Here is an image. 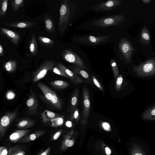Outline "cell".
<instances>
[{"instance_id": "ac0fdd59", "label": "cell", "mask_w": 155, "mask_h": 155, "mask_svg": "<svg viewBox=\"0 0 155 155\" xmlns=\"http://www.w3.org/2000/svg\"><path fill=\"white\" fill-rule=\"evenodd\" d=\"M45 131L43 130H36L31 134L26 135L22 138L18 142L22 143L28 142L34 140L44 135Z\"/></svg>"}, {"instance_id": "bcb514c9", "label": "cell", "mask_w": 155, "mask_h": 155, "mask_svg": "<svg viewBox=\"0 0 155 155\" xmlns=\"http://www.w3.org/2000/svg\"><path fill=\"white\" fill-rule=\"evenodd\" d=\"M105 151L106 154L107 155H109L111 153V151L110 149L108 147H106L105 148Z\"/></svg>"}, {"instance_id": "7dc6e473", "label": "cell", "mask_w": 155, "mask_h": 155, "mask_svg": "<svg viewBox=\"0 0 155 155\" xmlns=\"http://www.w3.org/2000/svg\"><path fill=\"white\" fill-rule=\"evenodd\" d=\"M66 125L68 127H70L72 126V123L70 121H68L66 123Z\"/></svg>"}, {"instance_id": "277c9868", "label": "cell", "mask_w": 155, "mask_h": 155, "mask_svg": "<svg viewBox=\"0 0 155 155\" xmlns=\"http://www.w3.org/2000/svg\"><path fill=\"white\" fill-rule=\"evenodd\" d=\"M91 109L90 92L87 88L84 86L82 91V110L81 125L83 132L86 127Z\"/></svg>"}, {"instance_id": "7402d4cb", "label": "cell", "mask_w": 155, "mask_h": 155, "mask_svg": "<svg viewBox=\"0 0 155 155\" xmlns=\"http://www.w3.org/2000/svg\"><path fill=\"white\" fill-rule=\"evenodd\" d=\"M30 131L28 129H19L16 130L9 137V140L13 143L18 142Z\"/></svg>"}, {"instance_id": "8992f818", "label": "cell", "mask_w": 155, "mask_h": 155, "mask_svg": "<svg viewBox=\"0 0 155 155\" xmlns=\"http://www.w3.org/2000/svg\"><path fill=\"white\" fill-rule=\"evenodd\" d=\"M63 59L79 68L88 71V69L84 61L79 55L70 49H65L61 52Z\"/></svg>"}, {"instance_id": "7c38bea8", "label": "cell", "mask_w": 155, "mask_h": 155, "mask_svg": "<svg viewBox=\"0 0 155 155\" xmlns=\"http://www.w3.org/2000/svg\"><path fill=\"white\" fill-rule=\"evenodd\" d=\"M121 4V0H110L93 5L92 8L95 11H106L117 8L120 6Z\"/></svg>"}, {"instance_id": "4316f807", "label": "cell", "mask_w": 155, "mask_h": 155, "mask_svg": "<svg viewBox=\"0 0 155 155\" xmlns=\"http://www.w3.org/2000/svg\"><path fill=\"white\" fill-rule=\"evenodd\" d=\"M29 48L31 54L33 56H36L38 54V44L35 36L33 33L29 41Z\"/></svg>"}, {"instance_id": "83f0119b", "label": "cell", "mask_w": 155, "mask_h": 155, "mask_svg": "<svg viewBox=\"0 0 155 155\" xmlns=\"http://www.w3.org/2000/svg\"><path fill=\"white\" fill-rule=\"evenodd\" d=\"M140 39L143 44L149 45L150 42V36L149 31L146 26L143 28L140 35Z\"/></svg>"}, {"instance_id": "3957f363", "label": "cell", "mask_w": 155, "mask_h": 155, "mask_svg": "<svg viewBox=\"0 0 155 155\" xmlns=\"http://www.w3.org/2000/svg\"><path fill=\"white\" fill-rule=\"evenodd\" d=\"M133 69L136 74L142 78H147L155 75V59H150L138 65L133 66Z\"/></svg>"}, {"instance_id": "5bb4252c", "label": "cell", "mask_w": 155, "mask_h": 155, "mask_svg": "<svg viewBox=\"0 0 155 155\" xmlns=\"http://www.w3.org/2000/svg\"><path fill=\"white\" fill-rule=\"evenodd\" d=\"M0 31L1 35L8 38L14 45H18L20 39L19 32L2 28H0Z\"/></svg>"}, {"instance_id": "f546056e", "label": "cell", "mask_w": 155, "mask_h": 155, "mask_svg": "<svg viewBox=\"0 0 155 155\" xmlns=\"http://www.w3.org/2000/svg\"><path fill=\"white\" fill-rule=\"evenodd\" d=\"M17 62L15 60H10L6 62L4 65V68L8 72L12 73L15 72L16 69Z\"/></svg>"}, {"instance_id": "6da1fadb", "label": "cell", "mask_w": 155, "mask_h": 155, "mask_svg": "<svg viewBox=\"0 0 155 155\" xmlns=\"http://www.w3.org/2000/svg\"><path fill=\"white\" fill-rule=\"evenodd\" d=\"M77 8V5L71 0H62L59 10L58 24L59 32L62 33L72 20Z\"/></svg>"}, {"instance_id": "4dcf8cb0", "label": "cell", "mask_w": 155, "mask_h": 155, "mask_svg": "<svg viewBox=\"0 0 155 155\" xmlns=\"http://www.w3.org/2000/svg\"><path fill=\"white\" fill-rule=\"evenodd\" d=\"M26 152L23 149L18 146L9 148L8 155H25Z\"/></svg>"}, {"instance_id": "8fae6325", "label": "cell", "mask_w": 155, "mask_h": 155, "mask_svg": "<svg viewBox=\"0 0 155 155\" xmlns=\"http://www.w3.org/2000/svg\"><path fill=\"white\" fill-rule=\"evenodd\" d=\"M26 106L28 114L31 115H38L39 104L37 97L32 91L26 102Z\"/></svg>"}, {"instance_id": "52a82bcc", "label": "cell", "mask_w": 155, "mask_h": 155, "mask_svg": "<svg viewBox=\"0 0 155 155\" xmlns=\"http://www.w3.org/2000/svg\"><path fill=\"white\" fill-rule=\"evenodd\" d=\"M55 65L54 60H47L44 61L39 68L33 72L31 81L35 82L44 78L49 71L52 70Z\"/></svg>"}, {"instance_id": "8d00e7d4", "label": "cell", "mask_w": 155, "mask_h": 155, "mask_svg": "<svg viewBox=\"0 0 155 155\" xmlns=\"http://www.w3.org/2000/svg\"><path fill=\"white\" fill-rule=\"evenodd\" d=\"M51 126L56 127L62 125L63 123V117H58L52 120L51 121Z\"/></svg>"}, {"instance_id": "74e56055", "label": "cell", "mask_w": 155, "mask_h": 155, "mask_svg": "<svg viewBox=\"0 0 155 155\" xmlns=\"http://www.w3.org/2000/svg\"><path fill=\"white\" fill-rule=\"evenodd\" d=\"M91 79L93 84L101 91H104L103 88L101 83L93 75L91 76Z\"/></svg>"}, {"instance_id": "c3c4849f", "label": "cell", "mask_w": 155, "mask_h": 155, "mask_svg": "<svg viewBox=\"0 0 155 155\" xmlns=\"http://www.w3.org/2000/svg\"><path fill=\"white\" fill-rule=\"evenodd\" d=\"M141 1L145 4H148L151 1L150 0H142Z\"/></svg>"}, {"instance_id": "44dd1931", "label": "cell", "mask_w": 155, "mask_h": 155, "mask_svg": "<svg viewBox=\"0 0 155 155\" xmlns=\"http://www.w3.org/2000/svg\"><path fill=\"white\" fill-rule=\"evenodd\" d=\"M45 29L49 33L52 34L55 31V25L54 20L50 15L46 14L44 16Z\"/></svg>"}, {"instance_id": "ffe728a7", "label": "cell", "mask_w": 155, "mask_h": 155, "mask_svg": "<svg viewBox=\"0 0 155 155\" xmlns=\"http://www.w3.org/2000/svg\"><path fill=\"white\" fill-rule=\"evenodd\" d=\"M35 23L30 21H19L7 23L4 25L8 27L20 28H27L32 27L35 25Z\"/></svg>"}, {"instance_id": "e575fe53", "label": "cell", "mask_w": 155, "mask_h": 155, "mask_svg": "<svg viewBox=\"0 0 155 155\" xmlns=\"http://www.w3.org/2000/svg\"><path fill=\"white\" fill-rule=\"evenodd\" d=\"M110 62L114 74V79L116 80L119 74L117 65L116 61L113 59L110 60Z\"/></svg>"}, {"instance_id": "d6a6232c", "label": "cell", "mask_w": 155, "mask_h": 155, "mask_svg": "<svg viewBox=\"0 0 155 155\" xmlns=\"http://www.w3.org/2000/svg\"><path fill=\"white\" fill-rule=\"evenodd\" d=\"M24 0H13L11 2V8L12 10L16 12L20 8L24 7Z\"/></svg>"}, {"instance_id": "30bf717a", "label": "cell", "mask_w": 155, "mask_h": 155, "mask_svg": "<svg viewBox=\"0 0 155 155\" xmlns=\"http://www.w3.org/2000/svg\"><path fill=\"white\" fill-rule=\"evenodd\" d=\"M109 39V37L107 35L97 36L87 35L77 38V41L80 44L91 45L101 44L107 41Z\"/></svg>"}, {"instance_id": "836d02e7", "label": "cell", "mask_w": 155, "mask_h": 155, "mask_svg": "<svg viewBox=\"0 0 155 155\" xmlns=\"http://www.w3.org/2000/svg\"><path fill=\"white\" fill-rule=\"evenodd\" d=\"M8 0H0V18L5 15L8 6Z\"/></svg>"}, {"instance_id": "5b68a950", "label": "cell", "mask_w": 155, "mask_h": 155, "mask_svg": "<svg viewBox=\"0 0 155 155\" xmlns=\"http://www.w3.org/2000/svg\"><path fill=\"white\" fill-rule=\"evenodd\" d=\"M125 20V16L121 15H115L105 17L93 21L91 25L96 27L105 28L111 26H118Z\"/></svg>"}, {"instance_id": "1f68e13d", "label": "cell", "mask_w": 155, "mask_h": 155, "mask_svg": "<svg viewBox=\"0 0 155 155\" xmlns=\"http://www.w3.org/2000/svg\"><path fill=\"white\" fill-rule=\"evenodd\" d=\"M130 153L131 155H146L141 147L137 143L133 144Z\"/></svg>"}, {"instance_id": "f35d334b", "label": "cell", "mask_w": 155, "mask_h": 155, "mask_svg": "<svg viewBox=\"0 0 155 155\" xmlns=\"http://www.w3.org/2000/svg\"><path fill=\"white\" fill-rule=\"evenodd\" d=\"M53 72L54 73L58 74L61 76L64 77L68 78L67 76L61 70L60 68L57 66H54L52 70Z\"/></svg>"}, {"instance_id": "d590c367", "label": "cell", "mask_w": 155, "mask_h": 155, "mask_svg": "<svg viewBox=\"0 0 155 155\" xmlns=\"http://www.w3.org/2000/svg\"><path fill=\"white\" fill-rule=\"evenodd\" d=\"M80 117L79 110L77 107L71 113L70 118L71 120L78 122L79 120Z\"/></svg>"}, {"instance_id": "e0dca14e", "label": "cell", "mask_w": 155, "mask_h": 155, "mask_svg": "<svg viewBox=\"0 0 155 155\" xmlns=\"http://www.w3.org/2000/svg\"><path fill=\"white\" fill-rule=\"evenodd\" d=\"M70 68L77 75L80 76L81 78L85 81V83L91 84H93L91 78L85 70L74 65L70 66Z\"/></svg>"}, {"instance_id": "f1b7e54d", "label": "cell", "mask_w": 155, "mask_h": 155, "mask_svg": "<svg viewBox=\"0 0 155 155\" xmlns=\"http://www.w3.org/2000/svg\"><path fill=\"white\" fill-rule=\"evenodd\" d=\"M38 39L40 43L46 48L53 47L54 45V41L51 39L45 37L39 36Z\"/></svg>"}, {"instance_id": "9c48e42d", "label": "cell", "mask_w": 155, "mask_h": 155, "mask_svg": "<svg viewBox=\"0 0 155 155\" xmlns=\"http://www.w3.org/2000/svg\"><path fill=\"white\" fill-rule=\"evenodd\" d=\"M118 46L120 51L127 62L128 63L131 62L134 49L130 42L126 38H122L119 41Z\"/></svg>"}, {"instance_id": "4fadbf2b", "label": "cell", "mask_w": 155, "mask_h": 155, "mask_svg": "<svg viewBox=\"0 0 155 155\" xmlns=\"http://www.w3.org/2000/svg\"><path fill=\"white\" fill-rule=\"evenodd\" d=\"M67 76L70 81L74 84L76 85L85 82L81 77L73 71L70 70L61 63H58L57 66Z\"/></svg>"}, {"instance_id": "d6986e66", "label": "cell", "mask_w": 155, "mask_h": 155, "mask_svg": "<svg viewBox=\"0 0 155 155\" xmlns=\"http://www.w3.org/2000/svg\"><path fill=\"white\" fill-rule=\"evenodd\" d=\"M63 116L61 114L54 113L47 109L44 110L41 114V117L44 124L51 122L54 118Z\"/></svg>"}, {"instance_id": "7a4b0ae2", "label": "cell", "mask_w": 155, "mask_h": 155, "mask_svg": "<svg viewBox=\"0 0 155 155\" xmlns=\"http://www.w3.org/2000/svg\"><path fill=\"white\" fill-rule=\"evenodd\" d=\"M37 85L42 93L41 98L47 104L54 109L59 110L62 109V101L55 92L42 82L38 83Z\"/></svg>"}, {"instance_id": "b9f144b4", "label": "cell", "mask_w": 155, "mask_h": 155, "mask_svg": "<svg viewBox=\"0 0 155 155\" xmlns=\"http://www.w3.org/2000/svg\"><path fill=\"white\" fill-rule=\"evenodd\" d=\"M102 126L105 130L109 131L111 130L110 125L107 122H103L102 123Z\"/></svg>"}, {"instance_id": "cb8c5ba5", "label": "cell", "mask_w": 155, "mask_h": 155, "mask_svg": "<svg viewBox=\"0 0 155 155\" xmlns=\"http://www.w3.org/2000/svg\"><path fill=\"white\" fill-rule=\"evenodd\" d=\"M115 84V89L117 92L124 89L128 85V82L125 81L121 74L118 76L116 80Z\"/></svg>"}, {"instance_id": "d4e9b609", "label": "cell", "mask_w": 155, "mask_h": 155, "mask_svg": "<svg viewBox=\"0 0 155 155\" xmlns=\"http://www.w3.org/2000/svg\"><path fill=\"white\" fill-rule=\"evenodd\" d=\"M34 120L25 119L19 121L16 124V127L20 129H25L32 127L35 123Z\"/></svg>"}, {"instance_id": "2e32d148", "label": "cell", "mask_w": 155, "mask_h": 155, "mask_svg": "<svg viewBox=\"0 0 155 155\" xmlns=\"http://www.w3.org/2000/svg\"><path fill=\"white\" fill-rule=\"evenodd\" d=\"M74 133V130H71L67 134L64 135L60 148L61 151H64L74 145V138H71Z\"/></svg>"}, {"instance_id": "603a6c76", "label": "cell", "mask_w": 155, "mask_h": 155, "mask_svg": "<svg viewBox=\"0 0 155 155\" xmlns=\"http://www.w3.org/2000/svg\"><path fill=\"white\" fill-rule=\"evenodd\" d=\"M142 118L145 120L153 121L155 120V105L146 109L142 113Z\"/></svg>"}, {"instance_id": "ee69618b", "label": "cell", "mask_w": 155, "mask_h": 155, "mask_svg": "<svg viewBox=\"0 0 155 155\" xmlns=\"http://www.w3.org/2000/svg\"><path fill=\"white\" fill-rule=\"evenodd\" d=\"M6 97L8 99H11L15 97V94L12 92L10 91L8 92L7 94Z\"/></svg>"}, {"instance_id": "ba28073f", "label": "cell", "mask_w": 155, "mask_h": 155, "mask_svg": "<svg viewBox=\"0 0 155 155\" xmlns=\"http://www.w3.org/2000/svg\"><path fill=\"white\" fill-rule=\"evenodd\" d=\"M18 109L6 113L2 116L0 122V138L1 139L3 137L8 129L17 116Z\"/></svg>"}, {"instance_id": "484cf974", "label": "cell", "mask_w": 155, "mask_h": 155, "mask_svg": "<svg viewBox=\"0 0 155 155\" xmlns=\"http://www.w3.org/2000/svg\"><path fill=\"white\" fill-rule=\"evenodd\" d=\"M52 87L58 90H62L68 87L69 84L67 82L61 80L52 81L50 82Z\"/></svg>"}, {"instance_id": "9a60e30c", "label": "cell", "mask_w": 155, "mask_h": 155, "mask_svg": "<svg viewBox=\"0 0 155 155\" xmlns=\"http://www.w3.org/2000/svg\"><path fill=\"white\" fill-rule=\"evenodd\" d=\"M79 94V89L78 87H77L71 97L67 110V113H71L77 107L78 103Z\"/></svg>"}, {"instance_id": "60d3db41", "label": "cell", "mask_w": 155, "mask_h": 155, "mask_svg": "<svg viewBox=\"0 0 155 155\" xmlns=\"http://www.w3.org/2000/svg\"><path fill=\"white\" fill-rule=\"evenodd\" d=\"M8 151L6 147L1 146L0 147V155H8Z\"/></svg>"}, {"instance_id": "f6af8a7d", "label": "cell", "mask_w": 155, "mask_h": 155, "mask_svg": "<svg viewBox=\"0 0 155 155\" xmlns=\"http://www.w3.org/2000/svg\"><path fill=\"white\" fill-rule=\"evenodd\" d=\"M4 54V50L3 47L2 45L0 44V56H3Z\"/></svg>"}, {"instance_id": "ab89813d", "label": "cell", "mask_w": 155, "mask_h": 155, "mask_svg": "<svg viewBox=\"0 0 155 155\" xmlns=\"http://www.w3.org/2000/svg\"><path fill=\"white\" fill-rule=\"evenodd\" d=\"M63 131L62 129H60L57 131L52 137L51 140L56 141L59 137Z\"/></svg>"}, {"instance_id": "7bdbcfd3", "label": "cell", "mask_w": 155, "mask_h": 155, "mask_svg": "<svg viewBox=\"0 0 155 155\" xmlns=\"http://www.w3.org/2000/svg\"><path fill=\"white\" fill-rule=\"evenodd\" d=\"M51 148L48 147L45 150L40 153L38 155H49L50 152Z\"/></svg>"}]
</instances>
